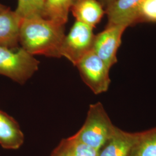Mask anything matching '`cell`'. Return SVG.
<instances>
[{"instance_id":"obj_1","label":"cell","mask_w":156,"mask_h":156,"mask_svg":"<svg viewBox=\"0 0 156 156\" xmlns=\"http://www.w3.org/2000/svg\"><path fill=\"white\" fill-rule=\"evenodd\" d=\"M64 26L44 17L23 19L19 36L21 48L33 56L61 57Z\"/></svg>"},{"instance_id":"obj_2","label":"cell","mask_w":156,"mask_h":156,"mask_svg":"<svg viewBox=\"0 0 156 156\" xmlns=\"http://www.w3.org/2000/svg\"><path fill=\"white\" fill-rule=\"evenodd\" d=\"M116 128L102 104L98 102L90 105L85 122L74 136L84 144L100 151Z\"/></svg>"},{"instance_id":"obj_3","label":"cell","mask_w":156,"mask_h":156,"mask_svg":"<svg viewBox=\"0 0 156 156\" xmlns=\"http://www.w3.org/2000/svg\"><path fill=\"white\" fill-rule=\"evenodd\" d=\"M34 56L20 48L17 50L0 46V75L24 84L39 68Z\"/></svg>"},{"instance_id":"obj_4","label":"cell","mask_w":156,"mask_h":156,"mask_svg":"<svg viewBox=\"0 0 156 156\" xmlns=\"http://www.w3.org/2000/svg\"><path fill=\"white\" fill-rule=\"evenodd\" d=\"M85 84L95 94L106 92L111 83L110 68L91 50L76 65Z\"/></svg>"},{"instance_id":"obj_5","label":"cell","mask_w":156,"mask_h":156,"mask_svg":"<svg viewBox=\"0 0 156 156\" xmlns=\"http://www.w3.org/2000/svg\"><path fill=\"white\" fill-rule=\"evenodd\" d=\"M95 35L93 28L76 21L65 36L61 48V56L76 66L79 61L92 50Z\"/></svg>"},{"instance_id":"obj_6","label":"cell","mask_w":156,"mask_h":156,"mask_svg":"<svg viewBox=\"0 0 156 156\" xmlns=\"http://www.w3.org/2000/svg\"><path fill=\"white\" fill-rule=\"evenodd\" d=\"M127 27L123 25L107 26L103 31L95 35L92 50L110 69L117 62V50Z\"/></svg>"},{"instance_id":"obj_7","label":"cell","mask_w":156,"mask_h":156,"mask_svg":"<svg viewBox=\"0 0 156 156\" xmlns=\"http://www.w3.org/2000/svg\"><path fill=\"white\" fill-rule=\"evenodd\" d=\"M144 0H115L105 13L108 16L107 26L123 25L128 27L137 23L138 12Z\"/></svg>"},{"instance_id":"obj_8","label":"cell","mask_w":156,"mask_h":156,"mask_svg":"<svg viewBox=\"0 0 156 156\" xmlns=\"http://www.w3.org/2000/svg\"><path fill=\"white\" fill-rule=\"evenodd\" d=\"M22 19L9 8L0 12V46L15 49L19 43Z\"/></svg>"},{"instance_id":"obj_9","label":"cell","mask_w":156,"mask_h":156,"mask_svg":"<svg viewBox=\"0 0 156 156\" xmlns=\"http://www.w3.org/2000/svg\"><path fill=\"white\" fill-rule=\"evenodd\" d=\"M138 136V133H128L117 127L101 149L99 156H130Z\"/></svg>"},{"instance_id":"obj_10","label":"cell","mask_w":156,"mask_h":156,"mask_svg":"<svg viewBox=\"0 0 156 156\" xmlns=\"http://www.w3.org/2000/svg\"><path fill=\"white\" fill-rule=\"evenodd\" d=\"M24 136L16 120L0 110V145L6 149H18Z\"/></svg>"},{"instance_id":"obj_11","label":"cell","mask_w":156,"mask_h":156,"mask_svg":"<svg viewBox=\"0 0 156 156\" xmlns=\"http://www.w3.org/2000/svg\"><path fill=\"white\" fill-rule=\"evenodd\" d=\"M104 9L97 0H77L72 6L71 11L76 21L94 28L105 13Z\"/></svg>"},{"instance_id":"obj_12","label":"cell","mask_w":156,"mask_h":156,"mask_svg":"<svg viewBox=\"0 0 156 156\" xmlns=\"http://www.w3.org/2000/svg\"><path fill=\"white\" fill-rule=\"evenodd\" d=\"M75 0H44L43 17L65 25Z\"/></svg>"},{"instance_id":"obj_13","label":"cell","mask_w":156,"mask_h":156,"mask_svg":"<svg viewBox=\"0 0 156 156\" xmlns=\"http://www.w3.org/2000/svg\"><path fill=\"white\" fill-rule=\"evenodd\" d=\"M130 156H156V127L138 133Z\"/></svg>"},{"instance_id":"obj_14","label":"cell","mask_w":156,"mask_h":156,"mask_svg":"<svg viewBox=\"0 0 156 156\" xmlns=\"http://www.w3.org/2000/svg\"><path fill=\"white\" fill-rule=\"evenodd\" d=\"M44 0H18L15 12L22 19L43 17Z\"/></svg>"},{"instance_id":"obj_15","label":"cell","mask_w":156,"mask_h":156,"mask_svg":"<svg viewBox=\"0 0 156 156\" xmlns=\"http://www.w3.org/2000/svg\"><path fill=\"white\" fill-rule=\"evenodd\" d=\"M71 156H99L100 151L78 140L74 135L63 139Z\"/></svg>"},{"instance_id":"obj_16","label":"cell","mask_w":156,"mask_h":156,"mask_svg":"<svg viewBox=\"0 0 156 156\" xmlns=\"http://www.w3.org/2000/svg\"><path fill=\"white\" fill-rule=\"evenodd\" d=\"M156 23V0H144L140 6L137 23Z\"/></svg>"},{"instance_id":"obj_17","label":"cell","mask_w":156,"mask_h":156,"mask_svg":"<svg viewBox=\"0 0 156 156\" xmlns=\"http://www.w3.org/2000/svg\"><path fill=\"white\" fill-rule=\"evenodd\" d=\"M51 156H71L68 151L63 140H62L59 145L53 151Z\"/></svg>"},{"instance_id":"obj_18","label":"cell","mask_w":156,"mask_h":156,"mask_svg":"<svg viewBox=\"0 0 156 156\" xmlns=\"http://www.w3.org/2000/svg\"><path fill=\"white\" fill-rule=\"evenodd\" d=\"M97 1L102 5L104 8H105V9L115 1V0H97Z\"/></svg>"},{"instance_id":"obj_19","label":"cell","mask_w":156,"mask_h":156,"mask_svg":"<svg viewBox=\"0 0 156 156\" xmlns=\"http://www.w3.org/2000/svg\"><path fill=\"white\" fill-rule=\"evenodd\" d=\"M6 8H7L5 6L3 5L2 4H0V12L5 10Z\"/></svg>"},{"instance_id":"obj_20","label":"cell","mask_w":156,"mask_h":156,"mask_svg":"<svg viewBox=\"0 0 156 156\" xmlns=\"http://www.w3.org/2000/svg\"><path fill=\"white\" fill-rule=\"evenodd\" d=\"M77 1V0H75V1Z\"/></svg>"}]
</instances>
